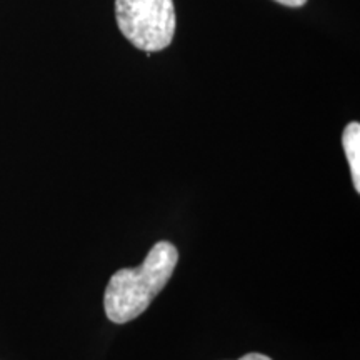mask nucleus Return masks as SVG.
Wrapping results in <instances>:
<instances>
[{
    "mask_svg": "<svg viewBox=\"0 0 360 360\" xmlns=\"http://www.w3.org/2000/svg\"><path fill=\"white\" fill-rule=\"evenodd\" d=\"M238 360H272V359L267 357V355H264V354L252 352V354H247V355H244V357H240Z\"/></svg>",
    "mask_w": 360,
    "mask_h": 360,
    "instance_id": "39448f33",
    "label": "nucleus"
},
{
    "mask_svg": "<svg viewBox=\"0 0 360 360\" xmlns=\"http://www.w3.org/2000/svg\"><path fill=\"white\" fill-rule=\"evenodd\" d=\"M115 19L124 37L147 56L167 49L177 25L172 0H115Z\"/></svg>",
    "mask_w": 360,
    "mask_h": 360,
    "instance_id": "f03ea898",
    "label": "nucleus"
},
{
    "mask_svg": "<svg viewBox=\"0 0 360 360\" xmlns=\"http://www.w3.org/2000/svg\"><path fill=\"white\" fill-rule=\"evenodd\" d=\"M177 262L175 245L160 240L152 247L142 265L115 272L103 295L107 319L114 323H127L142 315L167 285Z\"/></svg>",
    "mask_w": 360,
    "mask_h": 360,
    "instance_id": "f257e3e1",
    "label": "nucleus"
},
{
    "mask_svg": "<svg viewBox=\"0 0 360 360\" xmlns=\"http://www.w3.org/2000/svg\"><path fill=\"white\" fill-rule=\"evenodd\" d=\"M342 146H344L345 157H347L352 182L357 193L360 192V125L359 122H350L342 134Z\"/></svg>",
    "mask_w": 360,
    "mask_h": 360,
    "instance_id": "7ed1b4c3",
    "label": "nucleus"
},
{
    "mask_svg": "<svg viewBox=\"0 0 360 360\" xmlns=\"http://www.w3.org/2000/svg\"><path fill=\"white\" fill-rule=\"evenodd\" d=\"M276 2L282 4V6H287V7H302L307 4V0H276Z\"/></svg>",
    "mask_w": 360,
    "mask_h": 360,
    "instance_id": "20e7f679",
    "label": "nucleus"
}]
</instances>
